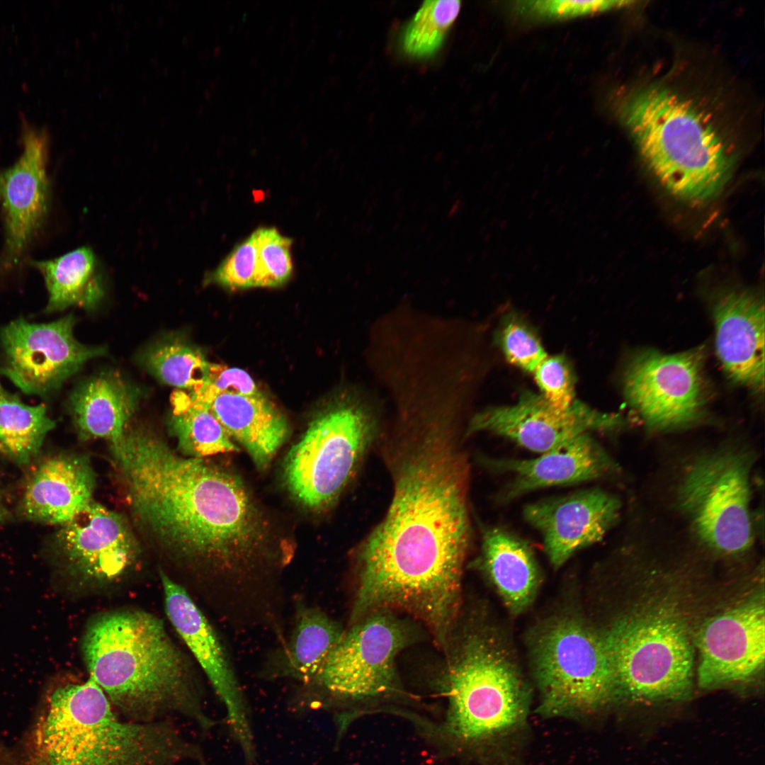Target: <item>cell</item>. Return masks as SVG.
Returning <instances> with one entry per match:
<instances>
[{
    "label": "cell",
    "instance_id": "cell-29",
    "mask_svg": "<svg viewBox=\"0 0 765 765\" xmlns=\"http://www.w3.org/2000/svg\"><path fill=\"white\" fill-rule=\"evenodd\" d=\"M55 423L46 407L23 403L0 382V453L18 465H26L38 453Z\"/></svg>",
    "mask_w": 765,
    "mask_h": 765
},
{
    "label": "cell",
    "instance_id": "cell-1",
    "mask_svg": "<svg viewBox=\"0 0 765 765\" xmlns=\"http://www.w3.org/2000/svg\"><path fill=\"white\" fill-rule=\"evenodd\" d=\"M412 425L389 453L393 496L359 550L352 616L403 611L442 638L453 628L461 601L468 468L448 421Z\"/></svg>",
    "mask_w": 765,
    "mask_h": 765
},
{
    "label": "cell",
    "instance_id": "cell-19",
    "mask_svg": "<svg viewBox=\"0 0 765 765\" xmlns=\"http://www.w3.org/2000/svg\"><path fill=\"white\" fill-rule=\"evenodd\" d=\"M18 160L0 173V203L5 227L1 266L12 268L22 260L47 211V138L26 127Z\"/></svg>",
    "mask_w": 765,
    "mask_h": 765
},
{
    "label": "cell",
    "instance_id": "cell-7",
    "mask_svg": "<svg viewBox=\"0 0 765 765\" xmlns=\"http://www.w3.org/2000/svg\"><path fill=\"white\" fill-rule=\"evenodd\" d=\"M599 634L611 669L614 700L658 703L690 696L693 646L675 611L643 604Z\"/></svg>",
    "mask_w": 765,
    "mask_h": 765
},
{
    "label": "cell",
    "instance_id": "cell-18",
    "mask_svg": "<svg viewBox=\"0 0 765 765\" xmlns=\"http://www.w3.org/2000/svg\"><path fill=\"white\" fill-rule=\"evenodd\" d=\"M620 499L600 488L527 504L523 515L541 535L551 565L558 568L578 550L601 540L619 521Z\"/></svg>",
    "mask_w": 765,
    "mask_h": 765
},
{
    "label": "cell",
    "instance_id": "cell-23",
    "mask_svg": "<svg viewBox=\"0 0 765 765\" xmlns=\"http://www.w3.org/2000/svg\"><path fill=\"white\" fill-rule=\"evenodd\" d=\"M205 405L259 469L268 466L289 435L286 419L262 393L221 394Z\"/></svg>",
    "mask_w": 765,
    "mask_h": 765
},
{
    "label": "cell",
    "instance_id": "cell-38",
    "mask_svg": "<svg viewBox=\"0 0 765 765\" xmlns=\"http://www.w3.org/2000/svg\"><path fill=\"white\" fill-rule=\"evenodd\" d=\"M13 765H48L36 752H27L21 755Z\"/></svg>",
    "mask_w": 765,
    "mask_h": 765
},
{
    "label": "cell",
    "instance_id": "cell-11",
    "mask_svg": "<svg viewBox=\"0 0 765 765\" xmlns=\"http://www.w3.org/2000/svg\"><path fill=\"white\" fill-rule=\"evenodd\" d=\"M706 356L707 347L701 345L674 354L644 349L629 358L623 393L647 429H681L703 416L710 396Z\"/></svg>",
    "mask_w": 765,
    "mask_h": 765
},
{
    "label": "cell",
    "instance_id": "cell-6",
    "mask_svg": "<svg viewBox=\"0 0 765 765\" xmlns=\"http://www.w3.org/2000/svg\"><path fill=\"white\" fill-rule=\"evenodd\" d=\"M438 731L460 751L480 752L525 725L530 693L509 649L493 630L471 626L449 640Z\"/></svg>",
    "mask_w": 765,
    "mask_h": 765
},
{
    "label": "cell",
    "instance_id": "cell-32",
    "mask_svg": "<svg viewBox=\"0 0 765 765\" xmlns=\"http://www.w3.org/2000/svg\"><path fill=\"white\" fill-rule=\"evenodd\" d=\"M254 233L256 242L254 287H276L285 283L293 273V240L275 227L259 228Z\"/></svg>",
    "mask_w": 765,
    "mask_h": 765
},
{
    "label": "cell",
    "instance_id": "cell-12",
    "mask_svg": "<svg viewBox=\"0 0 765 765\" xmlns=\"http://www.w3.org/2000/svg\"><path fill=\"white\" fill-rule=\"evenodd\" d=\"M409 640L391 611L373 612L344 630L314 678L334 698L361 701L397 689L395 657Z\"/></svg>",
    "mask_w": 765,
    "mask_h": 765
},
{
    "label": "cell",
    "instance_id": "cell-34",
    "mask_svg": "<svg viewBox=\"0 0 765 765\" xmlns=\"http://www.w3.org/2000/svg\"><path fill=\"white\" fill-rule=\"evenodd\" d=\"M533 374L540 395L552 406L570 410L580 403L575 397L572 370L564 356H548Z\"/></svg>",
    "mask_w": 765,
    "mask_h": 765
},
{
    "label": "cell",
    "instance_id": "cell-3",
    "mask_svg": "<svg viewBox=\"0 0 765 765\" xmlns=\"http://www.w3.org/2000/svg\"><path fill=\"white\" fill-rule=\"evenodd\" d=\"M81 649L89 678L128 720L179 714L205 731L215 724L186 657L154 614L135 608L98 614L86 626Z\"/></svg>",
    "mask_w": 765,
    "mask_h": 765
},
{
    "label": "cell",
    "instance_id": "cell-28",
    "mask_svg": "<svg viewBox=\"0 0 765 765\" xmlns=\"http://www.w3.org/2000/svg\"><path fill=\"white\" fill-rule=\"evenodd\" d=\"M171 401L169 426L184 456L203 458L239 451L207 405L194 400L184 391L175 392Z\"/></svg>",
    "mask_w": 765,
    "mask_h": 765
},
{
    "label": "cell",
    "instance_id": "cell-33",
    "mask_svg": "<svg viewBox=\"0 0 765 765\" xmlns=\"http://www.w3.org/2000/svg\"><path fill=\"white\" fill-rule=\"evenodd\" d=\"M497 341L506 360L528 373H533L548 356L536 333L516 316L504 319L497 334Z\"/></svg>",
    "mask_w": 765,
    "mask_h": 765
},
{
    "label": "cell",
    "instance_id": "cell-8",
    "mask_svg": "<svg viewBox=\"0 0 765 765\" xmlns=\"http://www.w3.org/2000/svg\"><path fill=\"white\" fill-rule=\"evenodd\" d=\"M756 453L722 445L687 461L674 488L676 511L698 544L718 555L747 552L755 538L752 472Z\"/></svg>",
    "mask_w": 765,
    "mask_h": 765
},
{
    "label": "cell",
    "instance_id": "cell-24",
    "mask_svg": "<svg viewBox=\"0 0 765 765\" xmlns=\"http://www.w3.org/2000/svg\"><path fill=\"white\" fill-rule=\"evenodd\" d=\"M138 391L119 374L103 373L86 380L71 396L75 426L84 438L113 443L123 436L139 402Z\"/></svg>",
    "mask_w": 765,
    "mask_h": 765
},
{
    "label": "cell",
    "instance_id": "cell-21",
    "mask_svg": "<svg viewBox=\"0 0 765 765\" xmlns=\"http://www.w3.org/2000/svg\"><path fill=\"white\" fill-rule=\"evenodd\" d=\"M491 465L513 476L502 499L511 500L536 489L579 484L607 476L618 465L589 433L551 448L536 458L499 459Z\"/></svg>",
    "mask_w": 765,
    "mask_h": 765
},
{
    "label": "cell",
    "instance_id": "cell-9",
    "mask_svg": "<svg viewBox=\"0 0 765 765\" xmlns=\"http://www.w3.org/2000/svg\"><path fill=\"white\" fill-rule=\"evenodd\" d=\"M533 668L545 717H582L614 700V683L599 633L582 619L555 618L538 633Z\"/></svg>",
    "mask_w": 765,
    "mask_h": 765
},
{
    "label": "cell",
    "instance_id": "cell-17",
    "mask_svg": "<svg viewBox=\"0 0 765 765\" xmlns=\"http://www.w3.org/2000/svg\"><path fill=\"white\" fill-rule=\"evenodd\" d=\"M56 541L73 574L93 586L118 581L135 565L140 553L125 518L94 501L61 526Z\"/></svg>",
    "mask_w": 765,
    "mask_h": 765
},
{
    "label": "cell",
    "instance_id": "cell-27",
    "mask_svg": "<svg viewBox=\"0 0 765 765\" xmlns=\"http://www.w3.org/2000/svg\"><path fill=\"white\" fill-rule=\"evenodd\" d=\"M344 630L317 607L300 606L286 647L283 674L312 681Z\"/></svg>",
    "mask_w": 765,
    "mask_h": 765
},
{
    "label": "cell",
    "instance_id": "cell-13",
    "mask_svg": "<svg viewBox=\"0 0 765 765\" xmlns=\"http://www.w3.org/2000/svg\"><path fill=\"white\" fill-rule=\"evenodd\" d=\"M74 318L37 324L23 318L1 330V375L28 395L45 396L57 390L89 360L103 356V347L87 346L73 335Z\"/></svg>",
    "mask_w": 765,
    "mask_h": 765
},
{
    "label": "cell",
    "instance_id": "cell-31",
    "mask_svg": "<svg viewBox=\"0 0 765 765\" xmlns=\"http://www.w3.org/2000/svg\"><path fill=\"white\" fill-rule=\"evenodd\" d=\"M460 1H424L403 30L401 45L409 56L422 59L434 55L456 19Z\"/></svg>",
    "mask_w": 765,
    "mask_h": 765
},
{
    "label": "cell",
    "instance_id": "cell-26",
    "mask_svg": "<svg viewBox=\"0 0 765 765\" xmlns=\"http://www.w3.org/2000/svg\"><path fill=\"white\" fill-rule=\"evenodd\" d=\"M31 265L45 279L48 312L73 305L92 309L105 295L102 268L90 247L81 246L52 260L33 261Z\"/></svg>",
    "mask_w": 765,
    "mask_h": 765
},
{
    "label": "cell",
    "instance_id": "cell-20",
    "mask_svg": "<svg viewBox=\"0 0 765 765\" xmlns=\"http://www.w3.org/2000/svg\"><path fill=\"white\" fill-rule=\"evenodd\" d=\"M715 350L732 381L756 393L764 387V304L759 295L728 290L712 307Z\"/></svg>",
    "mask_w": 765,
    "mask_h": 765
},
{
    "label": "cell",
    "instance_id": "cell-4",
    "mask_svg": "<svg viewBox=\"0 0 765 765\" xmlns=\"http://www.w3.org/2000/svg\"><path fill=\"white\" fill-rule=\"evenodd\" d=\"M48 765H203L200 749L168 720H123L91 679L51 694L36 731Z\"/></svg>",
    "mask_w": 765,
    "mask_h": 765
},
{
    "label": "cell",
    "instance_id": "cell-39",
    "mask_svg": "<svg viewBox=\"0 0 765 765\" xmlns=\"http://www.w3.org/2000/svg\"><path fill=\"white\" fill-rule=\"evenodd\" d=\"M6 516V510L0 501V521H3Z\"/></svg>",
    "mask_w": 765,
    "mask_h": 765
},
{
    "label": "cell",
    "instance_id": "cell-35",
    "mask_svg": "<svg viewBox=\"0 0 765 765\" xmlns=\"http://www.w3.org/2000/svg\"><path fill=\"white\" fill-rule=\"evenodd\" d=\"M256 273V242L253 232L232 249L207 280L230 289H243L254 287Z\"/></svg>",
    "mask_w": 765,
    "mask_h": 765
},
{
    "label": "cell",
    "instance_id": "cell-16",
    "mask_svg": "<svg viewBox=\"0 0 765 765\" xmlns=\"http://www.w3.org/2000/svg\"><path fill=\"white\" fill-rule=\"evenodd\" d=\"M763 602L740 603L706 620L695 638L699 653L698 684L715 688L749 680L763 668Z\"/></svg>",
    "mask_w": 765,
    "mask_h": 765
},
{
    "label": "cell",
    "instance_id": "cell-37",
    "mask_svg": "<svg viewBox=\"0 0 765 765\" xmlns=\"http://www.w3.org/2000/svg\"><path fill=\"white\" fill-rule=\"evenodd\" d=\"M628 1H520L518 12L538 19L557 20L584 16L629 4Z\"/></svg>",
    "mask_w": 765,
    "mask_h": 765
},
{
    "label": "cell",
    "instance_id": "cell-10",
    "mask_svg": "<svg viewBox=\"0 0 765 765\" xmlns=\"http://www.w3.org/2000/svg\"><path fill=\"white\" fill-rule=\"evenodd\" d=\"M377 429L373 408L363 399L339 402L320 414L288 451L284 480L312 510L332 504L351 480Z\"/></svg>",
    "mask_w": 765,
    "mask_h": 765
},
{
    "label": "cell",
    "instance_id": "cell-36",
    "mask_svg": "<svg viewBox=\"0 0 765 765\" xmlns=\"http://www.w3.org/2000/svg\"><path fill=\"white\" fill-rule=\"evenodd\" d=\"M260 393L261 392L246 371L208 362L203 387L189 394L194 400L207 404L221 394L255 395Z\"/></svg>",
    "mask_w": 765,
    "mask_h": 765
},
{
    "label": "cell",
    "instance_id": "cell-5",
    "mask_svg": "<svg viewBox=\"0 0 765 765\" xmlns=\"http://www.w3.org/2000/svg\"><path fill=\"white\" fill-rule=\"evenodd\" d=\"M708 113L662 86L631 91L620 118L646 164L676 198L703 205L725 186L732 162Z\"/></svg>",
    "mask_w": 765,
    "mask_h": 765
},
{
    "label": "cell",
    "instance_id": "cell-14",
    "mask_svg": "<svg viewBox=\"0 0 765 765\" xmlns=\"http://www.w3.org/2000/svg\"><path fill=\"white\" fill-rule=\"evenodd\" d=\"M159 575L168 618L223 703L230 731L244 759H254L256 751L249 708L225 647L188 591L163 571Z\"/></svg>",
    "mask_w": 765,
    "mask_h": 765
},
{
    "label": "cell",
    "instance_id": "cell-2",
    "mask_svg": "<svg viewBox=\"0 0 765 765\" xmlns=\"http://www.w3.org/2000/svg\"><path fill=\"white\" fill-rule=\"evenodd\" d=\"M110 448L144 533L171 554L220 574L232 600L262 592L268 527L236 475L176 453L142 428L127 429Z\"/></svg>",
    "mask_w": 765,
    "mask_h": 765
},
{
    "label": "cell",
    "instance_id": "cell-22",
    "mask_svg": "<svg viewBox=\"0 0 765 765\" xmlns=\"http://www.w3.org/2000/svg\"><path fill=\"white\" fill-rule=\"evenodd\" d=\"M94 471L88 461L74 455L42 459L27 477L21 509L27 519L63 526L94 500Z\"/></svg>",
    "mask_w": 765,
    "mask_h": 765
},
{
    "label": "cell",
    "instance_id": "cell-30",
    "mask_svg": "<svg viewBox=\"0 0 765 765\" xmlns=\"http://www.w3.org/2000/svg\"><path fill=\"white\" fill-rule=\"evenodd\" d=\"M143 363L163 382L191 392L203 387L208 363L198 349L178 337L151 346L143 356Z\"/></svg>",
    "mask_w": 765,
    "mask_h": 765
},
{
    "label": "cell",
    "instance_id": "cell-25",
    "mask_svg": "<svg viewBox=\"0 0 765 765\" xmlns=\"http://www.w3.org/2000/svg\"><path fill=\"white\" fill-rule=\"evenodd\" d=\"M482 560L510 612L517 614L524 611L532 602L540 578L538 562L527 543L504 528H489L483 536Z\"/></svg>",
    "mask_w": 765,
    "mask_h": 765
},
{
    "label": "cell",
    "instance_id": "cell-15",
    "mask_svg": "<svg viewBox=\"0 0 765 765\" xmlns=\"http://www.w3.org/2000/svg\"><path fill=\"white\" fill-rule=\"evenodd\" d=\"M625 424L619 414L602 413L582 402L572 409L562 410L540 394L524 391L514 404L487 408L476 414L467 431L492 432L543 453L590 431H617Z\"/></svg>",
    "mask_w": 765,
    "mask_h": 765
}]
</instances>
